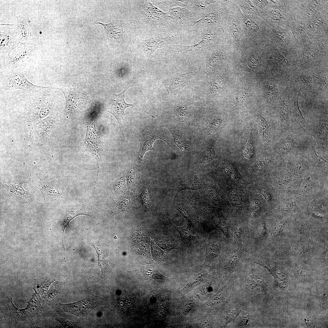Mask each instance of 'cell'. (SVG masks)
<instances>
[{
    "instance_id": "31",
    "label": "cell",
    "mask_w": 328,
    "mask_h": 328,
    "mask_svg": "<svg viewBox=\"0 0 328 328\" xmlns=\"http://www.w3.org/2000/svg\"><path fill=\"white\" fill-rule=\"evenodd\" d=\"M270 15L272 19L275 20L280 19L282 15L280 13L277 11H273L270 13Z\"/></svg>"
},
{
    "instance_id": "15",
    "label": "cell",
    "mask_w": 328,
    "mask_h": 328,
    "mask_svg": "<svg viewBox=\"0 0 328 328\" xmlns=\"http://www.w3.org/2000/svg\"><path fill=\"white\" fill-rule=\"evenodd\" d=\"M159 243L163 249L166 251L180 249L178 242L172 239L162 238L159 240Z\"/></svg>"
},
{
    "instance_id": "10",
    "label": "cell",
    "mask_w": 328,
    "mask_h": 328,
    "mask_svg": "<svg viewBox=\"0 0 328 328\" xmlns=\"http://www.w3.org/2000/svg\"><path fill=\"white\" fill-rule=\"evenodd\" d=\"M205 245L206 252L203 267L209 265L214 258L219 256L220 251V247L216 244L208 242Z\"/></svg>"
},
{
    "instance_id": "6",
    "label": "cell",
    "mask_w": 328,
    "mask_h": 328,
    "mask_svg": "<svg viewBox=\"0 0 328 328\" xmlns=\"http://www.w3.org/2000/svg\"><path fill=\"white\" fill-rule=\"evenodd\" d=\"M131 87L124 89L121 94H114L112 96L110 104V111L109 112L115 116L118 121L120 126L121 125V119L123 118L125 109L130 107H133V104L127 103L124 100L125 93Z\"/></svg>"
},
{
    "instance_id": "34",
    "label": "cell",
    "mask_w": 328,
    "mask_h": 328,
    "mask_svg": "<svg viewBox=\"0 0 328 328\" xmlns=\"http://www.w3.org/2000/svg\"><path fill=\"white\" fill-rule=\"evenodd\" d=\"M250 314L247 312H245L243 314V318L241 321V324L243 325H246L248 322Z\"/></svg>"
},
{
    "instance_id": "29",
    "label": "cell",
    "mask_w": 328,
    "mask_h": 328,
    "mask_svg": "<svg viewBox=\"0 0 328 328\" xmlns=\"http://www.w3.org/2000/svg\"><path fill=\"white\" fill-rule=\"evenodd\" d=\"M231 196L232 198L233 199V201L235 202V200H236V201L237 202V203L238 204H240L238 202L239 201L240 203L241 204V202L242 200V198L241 197V196L240 195V194L239 193H237L235 192H231Z\"/></svg>"
},
{
    "instance_id": "20",
    "label": "cell",
    "mask_w": 328,
    "mask_h": 328,
    "mask_svg": "<svg viewBox=\"0 0 328 328\" xmlns=\"http://www.w3.org/2000/svg\"><path fill=\"white\" fill-rule=\"evenodd\" d=\"M234 242L235 244L241 243L244 235V230L241 226L236 224L234 225Z\"/></svg>"
},
{
    "instance_id": "37",
    "label": "cell",
    "mask_w": 328,
    "mask_h": 328,
    "mask_svg": "<svg viewBox=\"0 0 328 328\" xmlns=\"http://www.w3.org/2000/svg\"><path fill=\"white\" fill-rule=\"evenodd\" d=\"M208 193L210 196L214 198H215L217 196V194L213 190H209Z\"/></svg>"
},
{
    "instance_id": "30",
    "label": "cell",
    "mask_w": 328,
    "mask_h": 328,
    "mask_svg": "<svg viewBox=\"0 0 328 328\" xmlns=\"http://www.w3.org/2000/svg\"><path fill=\"white\" fill-rule=\"evenodd\" d=\"M292 249L293 252L296 254H302L304 251V249L302 246L294 245L292 246Z\"/></svg>"
},
{
    "instance_id": "18",
    "label": "cell",
    "mask_w": 328,
    "mask_h": 328,
    "mask_svg": "<svg viewBox=\"0 0 328 328\" xmlns=\"http://www.w3.org/2000/svg\"><path fill=\"white\" fill-rule=\"evenodd\" d=\"M92 246L94 248L97 254L98 265L101 269L102 275L104 276L107 272V263L106 260L102 252L100 251L97 246L93 244H92Z\"/></svg>"
},
{
    "instance_id": "8",
    "label": "cell",
    "mask_w": 328,
    "mask_h": 328,
    "mask_svg": "<svg viewBox=\"0 0 328 328\" xmlns=\"http://www.w3.org/2000/svg\"><path fill=\"white\" fill-rule=\"evenodd\" d=\"M91 214L92 213L91 210L86 207L82 205L67 207H66V214L61 224L63 231L62 241L64 249L65 248L63 243V235L65 229L68 226L70 222L78 216L85 215L91 217Z\"/></svg>"
},
{
    "instance_id": "12",
    "label": "cell",
    "mask_w": 328,
    "mask_h": 328,
    "mask_svg": "<svg viewBox=\"0 0 328 328\" xmlns=\"http://www.w3.org/2000/svg\"><path fill=\"white\" fill-rule=\"evenodd\" d=\"M102 24L104 30L108 35L111 38L118 39L121 36L122 33L123 28L120 25L115 23L104 24L101 23H97Z\"/></svg>"
},
{
    "instance_id": "35",
    "label": "cell",
    "mask_w": 328,
    "mask_h": 328,
    "mask_svg": "<svg viewBox=\"0 0 328 328\" xmlns=\"http://www.w3.org/2000/svg\"><path fill=\"white\" fill-rule=\"evenodd\" d=\"M249 280L253 281L254 282H259L260 281V278L257 276L254 275H251L249 276L248 278Z\"/></svg>"
},
{
    "instance_id": "21",
    "label": "cell",
    "mask_w": 328,
    "mask_h": 328,
    "mask_svg": "<svg viewBox=\"0 0 328 328\" xmlns=\"http://www.w3.org/2000/svg\"><path fill=\"white\" fill-rule=\"evenodd\" d=\"M225 294L224 289L220 290L213 297L211 303L213 306H216L219 304L224 298Z\"/></svg>"
},
{
    "instance_id": "36",
    "label": "cell",
    "mask_w": 328,
    "mask_h": 328,
    "mask_svg": "<svg viewBox=\"0 0 328 328\" xmlns=\"http://www.w3.org/2000/svg\"><path fill=\"white\" fill-rule=\"evenodd\" d=\"M200 324L201 326L202 327H207L210 326V322L207 320L204 319L201 321Z\"/></svg>"
},
{
    "instance_id": "2",
    "label": "cell",
    "mask_w": 328,
    "mask_h": 328,
    "mask_svg": "<svg viewBox=\"0 0 328 328\" xmlns=\"http://www.w3.org/2000/svg\"><path fill=\"white\" fill-rule=\"evenodd\" d=\"M35 290V289H34ZM32 298L28 302L27 307L20 309L15 307L11 298L8 302L10 311V320L12 322L21 321H36L40 319L41 314L42 301L39 294L35 290Z\"/></svg>"
},
{
    "instance_id": "22",
    "label": "cell",
    "mask_w": 328,
    "mask_h": 328,
    "mask_svg": "<svg viewBox=\"0 0 328 328\" xmlns=\"http://www.w3.org/2000/svg\"><path fill=\"white\" fill-rule=\"evenodd\" d=\"M239 253L233 254L228 258L227 262L226 265L229 268L233 267L237 263L239 257Z\"/></svg>"
},
{
    "instance_id": "5",
    "label": "cell",
    "mask_w": 328,
    "mask_h": 328,
    "mask_svg": "<svg viewBox=\"0 0 328 328\" xmlns=\"http://www.w3.org/2000/svg\"><path fill=\"white\" fill-rule=\"evenodd\" d=\"M169 15L177 28L183 31H191L192 22L194 21L192 14L186 8L182 7L169 9Z\"/></svg>"
},
{
    "instance_id": "7",
    "label": "cell",
    "mask_w": 328,
    "mask_h": 328,
    "mask_svg": "<svg viewBox=\"0 0 328 328\" xmlns=\"http://www.w3.org/2000/svg\"><path fill=\"white\" fill-rule=\"evenodd\" d=\"M165 138L163 134L159 131L150 129L142 134L139 140L140 148L139 155L141 158H143L146 152L153 149V145L156 140L161 139L167 142L168 141Z\"/></svg>"
},
{
    "instance_id": "11",
    "label": "cell",
    "mask_w": 328,
    "mask_h": 328,
    "mask_svg": "<svg viewBox=\"0 0 328 328\" xmlns=\"http://www.w3.org/2000/svg\"><path fill=\"white\" fill-rule=\"evenodd\" d=\"M172 226L179 233L183 243L188 247H190L195 241L196 236L192 235L188 229L187 226L177 227L172 224Z\"/></svg>"
},
{
    "instance_id": "33",
    "label": "cell",
    "mask_w": 328,
    "mask_h": 328,
    "mask_svg": "<svg viewBox=\"0 0 328 328\" xmlns=\"http://www.w3.org/2000/svg\"><path fill=\"white\" fill-rule=\"evenodd\" d=\"M198 291L201 295H206L208 292V288L207 286L205 285H201L199 288Z\"/></svg>"
},
{
    "instance_id": "19",
    "label": "cell",
    "mask_w": 328,
    "mask_h": 328,
    "mask_svg": "<svg viewBox=\"0 0 328 328\" xmlns=\"http://www.w3.org/2000/svg\"><path fill=\"white\" fill-rule=\"evenodd\" d=\"M176 207L180 214L190 223L193 227L197 230V227L196 220L191 215L188 211L183 207L177 203Z\"/></svg>"
},
{
    "instance_id": "32",
    "label": "cell",
    "mask_w": 328,
    "mask_h": 328,
    "mask_svg": "<svg viewBox=\"0 0 328 328\" xmlns=\"http://www.w3.org/2000/svg\"><path fill=\"white\" fill-rule=\"evenodd\" d=\"M266 231L265 226H261L257 231V235L258 237H262L265 234Z\"/></svg>"
},
{
    "instance_id": "14",
    "label": "cell",
    "mask_w": 328,
    "mask_h": 328,
    "mask_svg": "<svg viewBox=\"0 0 328 328\" xmlns=\"http://www.w3.org/2000/svg\"><path fill=\"white\" fill-rule=\"evenodd\" d=\"M61 285L60 282H54L43 296L45 301L47 303L52 300L60 291Z\"/></svg>"
},
{
    "instance_id": "17",
    "label": "cell",
    "mask_w": 328,
    "mask_h": 328,
    "mask_svg": "<svg viewBox=\"0 0 328 328\" xmlns=\"http://www.w3.org/2000/svg\"><path fill=\"white\" fill-rule=\"evenodd\" d=\"M170 131L174 138L175 142L181 149H185L187 147L188 144L186 142L184 137L180 133L174 131L173 130Z\"/></svg>"
},
{
    "instance_id": "9",
    "label": "cell",
    "mask_w": 328,
    "mask_h": 328,
    "mask_svg": "<svg viewBox=\"0 0 328 328\" xmlns=\"http://www.w3.org/2000/svg\"><path fill=\"white\" fill-rule=\"evenodd\" d=\"M215 2L209 0H187L186 8L191 13L193 18H202L205 15L207 6Z\"/></svg>"
},
{
    "instance_id": "16",
    "label": "cell",
    "mask_w": 328,
    "mask_h": 328,
    "mask_svg": "<svg viewBox=\"0 0 328 328\" xmlns=\"http://www.w3.org/2000/svg\"><path fill=\"white\" fill-rule=\"evenodd\" d=\"M258 127L261 135L264 141H267V134L268 125L265 119L262 116H259L257 121Z\"/></svg>"
},
{
    "instance_id": "28",
    "label": "cell",
    "mask_w": 328,
    "mask_h": 328,
    "mask_svg": "<svg viewBox=\"0 0 328 328\" xmlns=\"http://www.w3.org/2000/svg\"><path fill=\"white\" fill-rule=\"evenodd\" d=\"M239 313V311L236 309L232 310L228 315L226 324L234 320L238 316Z\"/></svg>"
},
{
    "instance_id": "4",
    "label": "cell",
    "mask_w": 328,
    "mask_h": 328,
    "mask_svg": "<svg viewBox=\"0 0 328 328\" xmlns=\"http://www.w3.org/2000/svg\"><path fill=\"white\" fill-rule=\"evenodd\" d=\"M197 30H196L198 33L199 40H196L192 44L173 45L177 52L183 53L202 52L214 42L216 36L214 33L206 30L205 28Z\"/></svg>"
},
{
    "instance_id": "26",
    "label": "cell",
    "mask_w": 328,
    "mask_h": 328,
    "mask_svg": "<svg viewBox=\"0 0 328 328\" xmlns=\"http://www.w3.org/2000/svg\"><path fill=\"white\" fill-rule=\"evenodd\" d=\"M293 146V143L290 141H286L282 144L281 151L283 153H286L290 151Z\"/></svg>"
},
{
    "instance_id": "3",
    "label": "cell",
    "mask_w": 328,
    "mask_h": 328,
    "mask_svg": "<svg viewBox=\"0 0 328 328\" xmlns=\"http://www.w3.org/2000/svg\"><path fill=\"white\" fill-rule=\"evenodd\" d=\"M97 297L88 296L77 302L69 304H57L61 311L68 313L79 317L87 316L92 310L99 305Z\"/></svg>"
},
{
    "instance_id": "23",
    "label": "cell",
    "mask_w": 328,
    "mask_h": 328,
    "mask_svg": "<svg viewBox=\"0 0 328 328\" xmlns=\"http://www.w3.org/2000/svg\"><path fill=\"white\" fill-rule=\"evenodd\" d=\"M194 302L192 300L187 301L183 306L181 310L182 313L185 315L189 313L194 307Z\"/></svg>"
},
{
    "instance_id": "13",
    "label": "cell",
    "mask_w": 328,
    "mask_h": 328,
    "mask_svg": "<svg viewBox=\"0 0 328 328\" xmlns=\"http://www.w3.org/2000/svg\"><path fill=\"white\" fill-rule=\"evenodd\" d=\"M54 280L50 278H43L36 281L34 284V289L37 292L43 296L48 290L50 285Z\"/></svg>"
},
{
    "instance_id": "25",
    "label": "cell",
    "mask_w": 328,
    "mask_h": 328,
    "mask_svg": "<svg viewBox=\"0 0 328 328\" xmlns=\"http://www.w3.org/2000/svg\"><path fill=\"white\" fill-rule=\"evenodd\" d=\"M244 152L246 157L248 158H251L254 155V147L251 143L248 144L245 146Z\"/></svg>"
},
{
    "instance_id": "24",
    "label": "cell",
    "mask_w": 328,
    "mask_h": 328,
    "mask_svg": "<svg viewBox=\"0 0 328 328\" xmlns=\"http://www.w3.org/2000/svg\"><path fill=\"white\" fill-rule=\"evenodd\" d=\"M216 225L226 238L229 236L228 229L226 224L222 221L219 220L216 223Z\"/></svg>"
},
{
    "instance_id": "27",
    "label": "cell",
    "mask_w": 328,
    "mask_h": 328,
    "mask_svg": "<svg viewBox=\"0 0 328 328\" xmlns=\"http://www.w3.org/2000/svg\"><path fill=\"white\" fill-rule=\"evenodd\" d=\"M200 185L198 183L194 182L183 185L181 190H196L200 188Z\"/></svg>"
},
{
    "instance_id": "1",
    "label": "cell",
    "mask_w": 328,
    "mask_h": 328,
    "mask_svg": "<svg viewBox=\"0 0 328 328\" xmlns=\"http://www.w3.org/2000/svg\"><path fill=\"white\" fill-rule=\"evenodd\" d=\"M0 93L17 90L31 91L41 89L45 87L37 86L25 77L23 69L20 67L8 68L1 71Z\"/></svg>"
}]
</instances>
